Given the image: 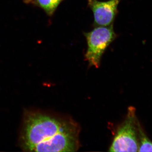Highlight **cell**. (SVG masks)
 Listing matches in <instances>:
<instances>
[{"mask_svg": "<svg viewBox=\"0 0 152 152\" xmlns=\"http://www.w3.org/2000/svg\"><path fill=\"white\" fill-rule=\"evenodd\" d=\"M121 0L99 1L88 0V5L93 11L94 24L97 26H107L113 24Z\"/></svg>", "mask_w": 152, "mask_h": 152, "instance_id": "obj_4", "label": "cell"}, {"mask_svg": "<svg viewBox=\"0 0 152 152\" xmlns=\"http://www.w3.org/2000/svg\"><path fill=\"white\" fill-rule=\"evenodd\" d=\"M139 152H152V141L145 133L140 124L138 122Z\"/></svg>", "mask_w": 152, "mask_h": 152, "instance_id": "obj_5", "label": "cell"}, {"mask_svg": "<svg viewBox=\"0 0 152 152\" xmlns=\"http://www.w3.org/2000/svg\"><path fill=\"white\" fill-rule=\"evenodd\" d=\"M85 35L88 45L86 60L90 66L98 68L106 49L116 37L113 25L97 26Z\"/></svg>", "mask_w": 152, "mask_h": 152, "instance_id": "obj_3", "label": "cell"}, {"mask_svg": "<svg viewBox=\"0 0 152 152\" xmlns=\"http://www.w3.org/2000/svg\"><path fill=\"white\" fill-rule=\"evenodd\" d=\"M78 131L71 122L39 113L28 116L23 136L26 149L35 152H75L79 147Z\"/></svg>", "mask_w": 152, "mask_h": 152, "instance_id": "obj_1", "label": "cell"}, {"mask_svg": "<svg viewBox=\"0 0 152 152\" xmlns=\"http://www.w3.org/2000/svg\"><path fill=\"white\" fill-rule=\"evenodd\" d=\"M63 0H36L37 3L47 14L51 15Z\"/></svg>", "mask_w": 152, "mask_h": 152, "instance_id": "obj_6", "label": "cell"}, {"mask_svg": "<svg viewBox=\"0 0 152 152\" xmlns=\"http://www.w3.org/2000/svg\"><path fill=\"white\" fill-rule=\"evenodd\" d=\"M138 122L135 108L129 107L126 119L117 131L109 151H138Z\"/></svg>", "mask_w": 152, "mask_h": 152, "instance_id": "obj_2", "label": "cell"}]
</instances>
